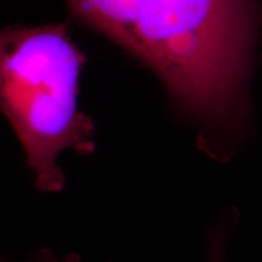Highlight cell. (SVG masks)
I'll use <instances>...</instances> for the list:
<instances>
[{
	"instance_id": "cell-4",
	"label": "cell",
	"mask_w": 262,
	"mask_h": 262,
	"mask_svg": "<svg viewBox=\"0 0 262 262\" xmlns=\"http://www.w3.org/2000/svg\"><path fill=\"white\" fill-rule=\"evenodd\" d=\"M0 262H10V261H5L3 260V258H0ZM29 262H77L74 260V257H72V260H58L55 256H52L50 253H41L39 254L37 257L34 258L33 261H29Z\"/></svg>"
},
{
	"instance_id": "cell-3",
	"label": "cell",
	"mask_w": 262,
	"mask_h": 262,
	"mask_svg": "<svg viewBox=\"0 0 262 262\" xmlns=\"http://www.w3.org/2000/svg\"><path fill=\"white\" fill-rule=\"evenodd\" d=\"M239 220V211L229 208L208 233V262H227L228 238Z\"/></svg>"
},
{
	"instance_id": "cell-1",
	"label": "cell",
	"mask_w": 262,
	"mask_h": 262,
	"mask_svg": "<svg viewBox=\"0 0 262 262\" xmlns=\"http://www.w3.org/2000/svg\"><path fill=\"white\" fill-rule=\"evenodd\" d=\"M72 14L142 62L209 155L253 135L262 0H67Z\"/></svg>"
},
{
	"instance_id": "cell-2",
	"label": "cell",
	"mask_w": 262,
	"mask_h": 262,
	"mask_svg": "<svg viewBox=\"0 0 262 262\" xmlns=\"http://www.w3.org/2000/svg\"><path fill=\"white\" fill-rule=\"evenodd\" d=\"M85 56L66 24L0 27V112L18 137L37 188L58 192V156L95 150V123L78 110Z\"/></svg>"
}]
</instances>
